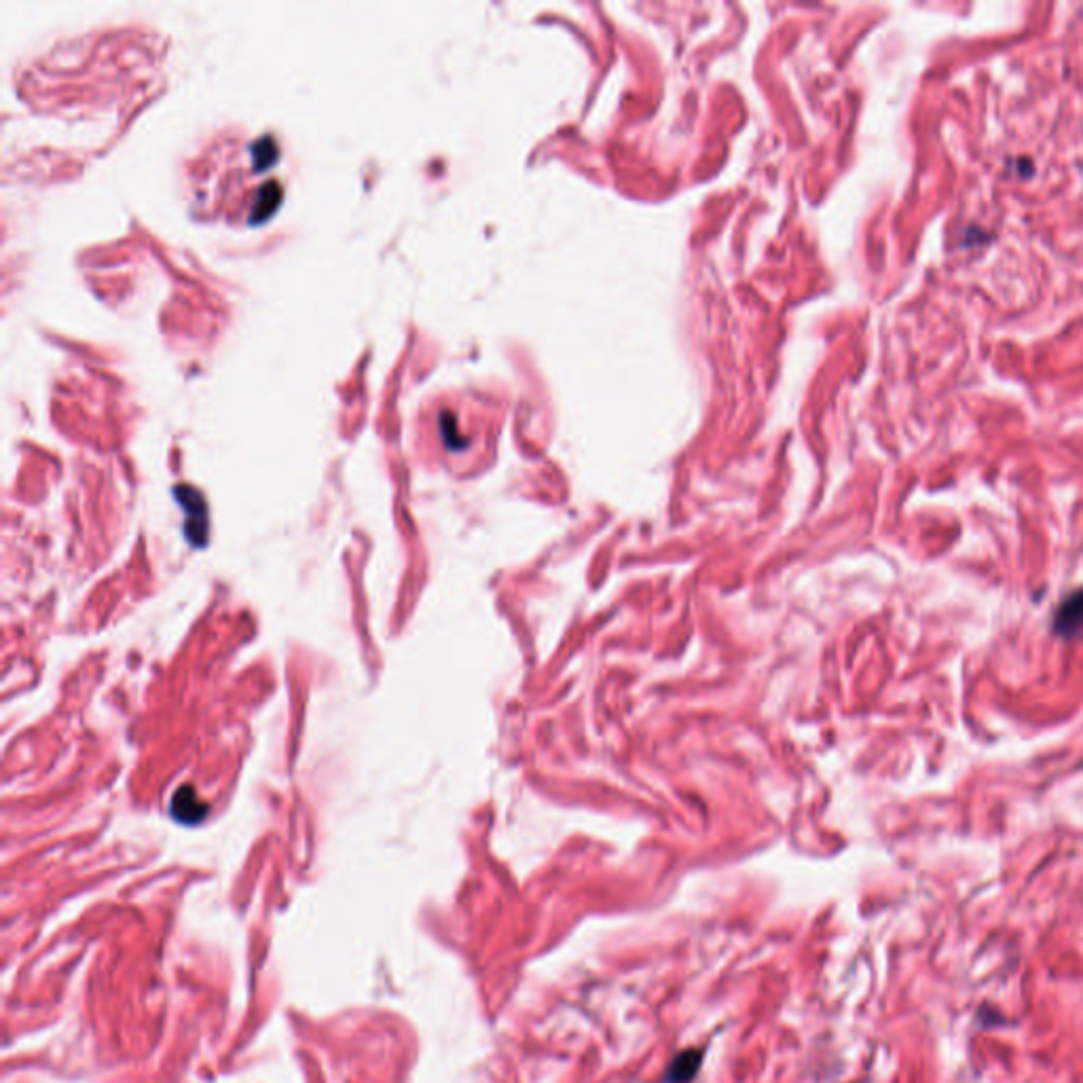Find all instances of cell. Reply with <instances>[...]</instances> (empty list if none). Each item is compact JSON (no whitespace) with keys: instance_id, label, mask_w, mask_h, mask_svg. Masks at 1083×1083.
<instances>
[{"instance_id":"1","label":"cell","mask_w":1083,"mask_h":1083,"mask_svg":"<svg viewBox=\"0 0 1083 1083\" xmlns=\"http://www.w3.org/2000/svg\"><path fill=\"white\" fill-rule=\"evenodd\" d=\"M1054 633L1062 639H1077L1083 635V589L1071 593L1060 603L1054 616Z\"/></svg>"},{"instance_id":"2","label":"cell","mask_w":1083,"mask_h":1083,"mask_svg":"<svg viewBox=\"0 0 1083 1083\" xmlns=\"http://www.w3.org/2000/svg\"><path fill=\"white\" fill-rule=\"evenodd\" d=\"M172 815L182 823H197L201 817H206V806L191 787H182L172 800Z\"/></svg>"},{"instance_id":"3","label":"cell","mask_w":1083,"mask_h":1083,"mask_svg":"<svg viewBox=\"0 0 1083 1083\" xmlns=\"http://www.w3.org/2000/svg\"><path fill=\"white\" fill-rule=\"evenodd\" d=\"M701 1060H703V1054L699 1050H688L684 1054H679L671 1064L667 1081L669 1083H688L696 1075V1071H699Z\"/></svg>"}]
</instances>
